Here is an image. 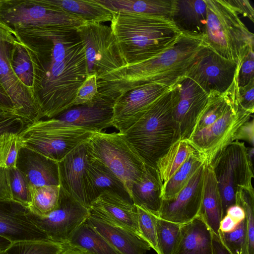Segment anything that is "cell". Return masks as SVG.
Listing matches in <instances>:
<instances>
[{
	"label": "cell",
	"instance_id": "obj_1",
	"mask_svg": "<svg viewBox=\"0 0 254 254\" xmlns=\"http://www.w3.org/2000/svg\"><path fill=\"white\" fill-rule=\"evenodd\" d=\"M32 67V95L42 119L55 118L73 106L77 92L88 76L81 43L61 62Z\"/></svg>",
	"mask_w": 254,
	"mask_h": 254
},
{
	"label": "cell",
	"instance_id": "obj_2",
	"mask_svg": "<svg viewBox=\"0 0 254 254\" xmlns=\"http://www.w3.org/2000/svg\"><path fill=\"white\" fill-rule=\"evenodd\" d=\"M110 27L127 65L162 53L182 35L170 19L122 11L113 12Z\"/></svg>",
	"mask_w": 254,
	"mask_h": 254
},
{
	"label": "cell",
	"instance_id": "obj_3",
	"mask_svg": "<svg viewBox=\"0 0 254 254\" xmlns=\"http://www.w3.org/2000/svg\"><path fill=\"white\" fill-rule=\"evenodd\" d=\"M205 46L202 40L181 35L173 47L149 59L127 65L124 79L111 92L114 101L140 85L155 83L170 88L186 76Z\"/></svg>",
	"mask_w": 254,
	"mask_h": 254
},
{
	"label": "cell",
	"instance_id": "obj_4",
	"mask_svg": "<svg viewBox=\"0 0 254 254\" xmlns=\"http://www.w3.org/2000/svg\"><path fill=\"white\" fill-rule=\"evenodd\" d=\"M83 48L88 75H96L98 94L109 98L124 79L127 64L110 27L85 23L77 28Z\"/></svg>",
	"mask_w": 254,
	"mask_h": 254
},
{
	"label": "cell",
	"instance_id": "obj_5",
	"mask_svg": "<svg viewBox=\"0 0 254 254\" xmlns=\"http://www.w3.org/2000/svg\"><path fill=\"white\" fill-rule=\"evenodd\" d=\"M170 89L157 99L124 134L144 163L156 167L174 141Z\"/></svg>",
	"mask_w": 254,
	"mask_h": 254
},
{
	"label": "cell",
	"instance_id": "obj_6",
	"mask_svg": "<svg viewBox=\"0 0 254 254\" xmlns=\"http://www.w3.org/2000/svg\"><path fill=\"white\" fill-rule=\"evenodd\" d=\"M205 45L219 56L240 64L251 47L254 35L227 0H206Z\"/></svg>",
	"mask_w": 254,
	"mask_h": 254
},
{
	"label": "cell",
	"instance_id": "obj_7",
	"mask_svg": "<svg viewBox=\"0 0 254 254\" xmlns=\"http://www.w3.org/2000/svg\"><path fill=\"white\" fill-rule=\"evenodd\" d=\"M94 133L53 118L28 125L18 134L24 147L58 162Z\"/></svg>",
	"mask_w": 254,
	"mask_h": 254
},
{
	"label": "cell",
	"instance_id": "obj_8",
	"mask_svg": "<svg viewBox=\"0 0 254 254\" xmlns=\"http://www.w3.org/2000/svg\"><path fill=\"white\" fill-rule=\"evenodd\" d=\"M87 151L124 183L129 193L145 170V164L119 132L94 133L87 141Z\"/></svg>",
	"mask_w": 254,
	"mask_h": 254
},
{
	"label": "cell",
	"instance_id": "obj_9",
	"mask_svg": "<svg viewBox=\"0 0 254 254\" xmlns=\"http://www.w3.org/2000/svg\"><path fill=\"white\" fill-rule=\"evenodd\" d=\"M239 86H236L232 100L225 113L214 123L190 135L186 139L200 156L203 164H211L231 142L239 127L253 117L252 112L240 106Z\"/></svg>",
	"mask_w": 254,
	"mask_h": 254
},
{
	"label": "cell",
	"instance_id": "obj_10",
	"mask_svg": "<svg viewBox=\"0 0 254 254\" xmlns=\"http://www.w3.org/2000/svg\"><path fill=\"white\" fill-rule=\"evenodd\" d=\"M211 164L221 196L223 217L228 208L236 204V192L239 188L254 189L253 163L245 142L235 140Z\"/></svg>",
	"mask_w": 254,
	"mask_h": 254
},
{
	"label": "cell",
	"instance_id": "obj_11",
	"mask_svg": "<svg viewBox=\"0 0 254 254\" xmlns=\"http://www.w3.org/2000/svg\"><path fill=\"white\" fill-rule=\"evenodd\" d=\"M0 19L13 29L28 26L77 29L86 23L38 0H1Z\"/></svg>",
	"mask_w": 254,
	"mask_h": 254
},
{
	"label": "cell",
	"instance_id": "obj_12",
	"mask_svg": "<svg viewBox=\"0 0 254 254\" xmlns=\"http://www.w3.org/2000/svg\"><path fill=\"white\" fill-rule=\"evenodd\" d=\"M174 141L187 139L209 95L195 81L185 76L170 88Z\"/></svg>",
	"mask_w": 254,
	"mask_h": 254
},
{
	"label": "cell",
	"instance_id": "obj_13",
	"mask_svg": "<svg viewBox=\"0 0 254 254\" xmlns=\"http://www.w3.org/2000/svg\"><path fill=\"white\" fill-rule=\"evenodd\" d=\"M89 213L88 208L61 187L58 204L53 212L47 216L41 217L30 212L27 209L26 215L51 241L64 243L86 220Z\"/></svg>",
	"mask_w": 254,
	"mask_h": 254
},
{
	"label": "cell",
	"instance_id": "obj_14",
	"mask_svg": "<svg viewBox=\"0 0 254 254\" xmlns=\"http://www.w3.org/2000/svg\"><path fill=\"white\" fill-rule=\"evenodd\" d=\"M238 64L227 60L206 46L186 76L195 81L208 95L222 94L232 84Z\"/></svg>",
	"mask_w": 254,
	"mask_h": 254
},
{
	"label": "cell",
	"instance_id": "obj_15",
	"mask_svg": "<svg viewBox=\"0 0 254 254\" xmlns=\"http://www.w3.org/2000/svg\"><path fill=\"white\" fill-rule=\"evenodd\" d=\"M170 89L160 84L147 83L119 95L114 101L112 127L124 134L157 99Z\"/></svg>",
	"mask_w": 254,
	"mask_h": 254
},
{
	"label": "cell",
	"instance_id": "obj_16",
	"mask_svg": "<svg viewBox=\"0 0 254 254\" xmlns=\"http://www.w3.org/2000/svg\"><path fill=\"white\" fill-rule=\"evenodd\" d=\"M11 44L0 42V85L10 99L16 115L26 126L42 118L29 89L17 78L10 64Z\"/></svg>",
	"mask_w": 254,
	"mask_h": 254
},
{
	"label": "cell",
	"instance_id": "obj_17",
	"mask_svg": "<svg viewBox=\"0 0 254 254\" xmlns=\"http://www.w3.org/2000/svg\"><path fill=\"white\" fill-rule=\"evenodd\" d=\"M203 172V164L175 197L162 200L158 217L182 225L197 216L202 196Z\"/></svg>",
	"mask_w": 254,
	"mask_h": 254
},
{
	"label": "cell",
	"instance_id": "obj_18",
	"mask_svg": "<svg viewBox=\"0 0 254 254\" xmlns=\"http://www.w3.org/2000/svg\"><path fill=\"white\" fill-rule=\"evenodd\" d=\"M87 141L75 147L58 164L61 187L89 209L90 204L87 194L86 173Z\"/></svg>",
	"mask_w": 254,
	"mask_h": 254
},
{
	"label": "cell",
	"instance_id": "obj_19",
	"mask_svg": "<svg viewBox=\"0 0 254 254\" xmlns=\"http://www.w3.org/2000/svg\"><path fill=\"white\" fill-rule=\"evenodd\" d=\"M114 101L98 94L88 104L73 106L55 118L93 132L112 127Z\"/></svg>",
	"mask_w": 254,
	"mask_h": 254
},
{
	"label": "cell",
	"instance_id": "obj_20",
	"mask_svg": "<svg viewBox=\"0 0 254 254\" xmlns=\"http://www.w3.org/2000/svg\"><path fill=\"white\" fill-rule=\"evenodd\" d=\"M27 208L12 200H0V237L11 243L50 240L28 218ZM51 241V240H50Z\"/></svg>",
	"mask_w": 254,
	"mask_h": 254
},
{
	"label": "cell",
	"instance_id": "obj_21",
	"mask_svg": "<svg viewBox=\"0 0 254 254\" xmlns=\"http://www.w3.org/2000/svg\"><path fill=\"white\" fill-rule=\"evenodd\" d=\"M90 213L140 236L136 207L119 194L105 191L92 202Z\"/></svg>",
	"mask_w": 254,
	"mask_h": 254
},
{
	"label": "cell",
	"instance_id": "obj_22",
	"mask_svg": "<svg viewBox=\"0 0 254 254\" xmlns=\"http://www.w3.org/2000/svg\"><path fill=\"white\" fill-rule=\"evenodd\" d=\"M16 168L25 176L30 188L60 185L58 162L25 147L19 152Z\"/></svg>",
	"mask_w": 254,
	"mask_h": 254
},
{
	"label": "cell",
	"instance_id": "obj_23",
	"mask_svg": "<svg viewBox=\"0 0 254 254\" xmlns=\"http://www.w3.org/2000/svg\"><path fill=\"white\" fill-rule=\"evenodd\" d=\"M86 221L120 254H145L151 249L141 236L90 213Z\"/></svg>",
	"mask_w": 254,
	"mask_h": 254
},
{
	"label": "cell",
	"instance_id": "obj_24",
	"mask_svg": "<svg viewBox=\"0 0 254 254\" xmlns=\"http://www.w3.org/2000/svg\"><path fill=\"white\" fill-rule=\"evenodd\" d=\"M171 20L181 34L203 40L207 22L206 0H176Z\"/></svg>",
	"mask_w": 254,
	"mask_h": 254
},
{
	"label": "cell",
	"instance_id": "obj_25",
	"mask_svg": "<svg viewBox=\"0 0 254 254\" xmlns=\"http://www.w3.org/2000/svg\"><path fill=\"white\" fill-rule=\"evenodd\" d=\"M86 173L87 194L90 204L105 191L115 192L132 202L124 183L106 166L89 154Z\"/></svg>",
	"mask_w": 254,
	"mask_h": 254
},
{
	"label": "cell",
	"instance_id": "obj_26",
	"mask_svg": "<svg viewBox=\"0 0 254 254\" xmlns=\"http://www.w3.org/2000/svg\"><path fill=\"white\" fill-rule=\"evenodd\" d=\"M204 164L203 186L201 206L197 216L219 236L223 218L221 196L212 164Z\"/></svg>",
	"mask_w": 254,
	"mask_h": 254
},
{
	"label": "cell",
	"instance_id": "obj_27",
	"mask_svg": "<svg viewBox=\"0 0 254 254\" xmlns=\"http://www.w3.org/2000/svg\"><path fill=\"white\" fill-rule=\"evenodd\" d=\"M162 186L156 168L145 164L141 179L132 185L130 191L133 204L158 217L162 202Z\"/></svg>",
	"mask_w": 254,
	"mask_h": 254
},
{
	"label": "cell",
	"instance_id": "obj_28",
	"mask_svg": "<svg viewBox=\"0 0 254 254\" xmlns=\"http://www.w3.org/2000/svg\"><path fill=\"white\" fill-rule=\"evenodd\" d=\"M212 240L211 230L196 216L181 225L178 243L172 254H212Z\"/></svg>",
	"mask_w": 254,
	"mask_h": 254
},
{
	"label": "cell",
	"instance_id": "obj_29",
	"mask_svg": "<svg viewBox=\"0 0 254 254\" xmlns=\"http://www.w3.org/2000/svg\"><path fill=\"white\" fill-rule=\"evenodd\" d=\"M96 0L112 12L122 11L146 14L171 20L176 4V0Z\"/></svg>",
	"mask_w": 254,
	"mask_h": 254
},
{
	"label": "cell",
	"instance_id": "obj_30",
	"mask_svg": "<svg viewBox=\"0 0 254 254\" xmlns=\"http://www.w3.org/2000/svg\"><path fill=\"white\" fill-rule=\"evenodd\" d=\"M41 3L79 17L86 23L111 21L113 12L96 0H38Z\"/></svg>",
	"mask_w": 254,
	"mask_h": 254
},
{
	"label": "cell",
	"instance_id": "obj_31",
	"mask_svg": "<svg viewBox=\"0 0 254 254\" xmlns=\"http://www.w3.org/2000/svg\"><path fill=\"white\" fill-rule=\"evenodd\" d=\"M65 243L83 254H120L86 220Z\"/></svg>",
	"mask_w": 254,
	"mask_h": 254
},
{
	"label": "cell",
	"instance_id": "obj_32",
	"mask_svg": "<svg viewBox=\"0 0 254 254\" xmlns=\"http://www.w3.org/2000/svg\"><path fill=\"white\" fill-rule=\"evenodd\" d=\"M195 150L187 140L174 142L158 160L156 168L163 184L168 181Z\"/></svg>",
	"mask_w": 254,
	"mask_h": 254
},
{
	"label": "cell",
	"instance_id": "obj_33",
	"mask_svg": "<svg viewBox=\"0 0 254 254\" xmlns=\"http://www.w3.org/2000/svg\"><path fill=\"white\" fill-rule=\"evenodd\" d=\"M203 164L200 156L196 152L190 154L171 178L163 184L161 190L162 200L175 197Z\"/></svg>",
	"mask_w": 254,
	"mask_h": 254
},
{
	"label": "cell",
	"instance_id": "obj_34",
	"mask_svg": "<svg viewBox=\"0 0 254 254\" xmlns=\"http://www.w3.org/2000/svg\"><path fill=\"white\" fill-rule=\"evenodd\" d=\"M60 188V185L30 188L31 202L27 208L38 216H48L58 205Z\"/></svg>",
	"mask_w": 254,
	"mask_h": 254
},
{
	"label": "cell",
	"instance_id": "obj_35",
	"mask_svg": "<svg viewBox=\"0 0 254 254\" xmlns=\"http://www.w3.org/2000/svg\"><path fill=\"white\" fill-rule=\"evenodd\" d=\"M9 60L14 73L32 94L34 82L32 64L28 52L21 43L11 45Z\"/></svg>",
	"mask_w": 254,
	"mask_h": 254
},
{
	"label": "cell",
	"instance_id": "obj_36",
	"mask_svg": "<svg viewBox=\"0 0 254 254\" xmlns=\"http://www.w3.org/2000/svg\"><path fill=\"white\" fill-rule=\"evenodd\" d=\"M181 225L157 218V254H172L178 243Z\"/></svg>",
	"mask_w": 254,
	"mask_h": 254
},
{
	"label": "cell",
	"instance_id": "obj_37",
	"mask_svg": "<svg viewBox=\"0 0 254 254\" xmlns=\"http://www.w3.org/2000/svg\"><path fill=\"white\" fill-rule=\"evenodd\" d=\"M64 243L50 240L18 241L11 243L4 251L5 254H60Z\"/></svg>",
	"mask_w": 254,
	"mask_h": 254
},
{
	"label": "cell",
	"instance_id": "obj_38",
	"mask_svg": "<svg viewBox=\"0 0 254 254\" xmlns=\"http://www.w3.org/2000/svg\"><path fill=\"white\" fill-rule=\"evenodd\" d=\"M24 147L18 133L6 131L0 135V169L16 168V162L20 149Z\"/></svg>",
	"mask_w": 254,
	"mask_h": 254
},
{
	"label": "cell",
	"instance_id": "obj_39",
	"mask_svg": "<svg viewBox=\"0 0 254 254\" xmlns=\"http://www.w3.org/2000/svg\"><path fill=\"white\" fill-rule=\"evenodd\" d=\"M219 238L232 254H249V241L246 218L229 232L219 231Z\"/></svg>",
	"mask_w": 254,
	"mask_h": 254
},
{
	"label": "cell",
	"instance_id": "obj_40",
	"mask_svg": "<svg viewBox=\"0 0 254 254\" xmlns=\"http://www.w3.org/2000/svg\"><path fill=\"white\" fill-rule=\"evenodd\" d=\"M6 172L12 200L28 208L31 197L27 179L17 168L6 170Z\"/></svg>",
	"mask_w": 254,
	"mask_h": 254
},
{
	"label": "cell",
	"instance_id": "obj_41",
	"mask_svg": "<svg viewBox=\"0 0 254 254\" xmlns=\"http://www.w3.org/2000/svg\"><path fill=\"white\" fill-rule=\"evenodd\" d=\"M236 204L243 208L247 221L249 254H254V190L240 188L236 192Z\"/></svg>",
	"mask_w": 254,
	"mask_h": 254
},
{
	"label": "cell",
	"instance_id": "obj_42",
	"mask_svg": "<svg viewBox=\"0 0 254 254\" xmlns=\"http://www.w3.org/2000/svg\"><path fill=\"white\" fill-rule=\"evenodd\" d=\"M136 207L140 235L156 252L157 216L142 207Z\"/></svg>",
	"mask_w": 254,
	"mask_h": 254
},
{
	"label": "cell",
	"instance_id": "obj_43",
	"mask_svg": "<svg viewBox=\"0 0 254 254\" xmlns=\"http://www.w3.org/2000/svg\"><path fill=\"white\" fill-rule=\"evenodd\" d=\"M237 80L239 87L248 84L254 80V52L251 47L240 64H238Z\"/></svg>",
	"mask_w": 254,
	"mask_h": 254
},
{
	"label": "cell",
	"instance_id": "obj_44",
	"mask_svg": "<svg viewBox=\"0 0 254 254\" xmlns=\"http://www.w3.org/2000/svg\"><path fill=\"white\" fill-rule=\"evenodd\" d=\"M98 94V81L96 75H88L77 92L73 106L89 103Z\"/></svg>",
	"mask_w": 254,
	"mask_h": 254
},
{
	"label": "cell",
	"instance_id": "obj_45",
	"mask_svg": "<svg viewBox=\"0 0 254 254\" xmlns=\"http://www.w3.org/2000/svg\"><path fill=\"white\" fill-rule=\"evenodd\" d=\"M24 121L14 113L0 115V135L6 131L19 133L26 127Z\"/></svg>",
	"mask_w": 254,
	"mask_h": 254
},
{
	"label": "cell",
	"instance_id": "obj_46",
	"mask_svg": "<svg viewBox=\"0 0 254 254\" xmlns=\"http://www.w3.org/2000/svg\"><path fill=\"white\" fill-rule=\"evenodd\" d=\"M239 101L243 109L254 113V80L243 87H239Z\"/></svg>",
	"mask_w": 254,
	"mask_h": 254
},
{
	"label": "cell",
	"instance_id": "obj_47",
	"mask_svg": "<svg viewBox=\"0 0 254 254\" xmlns=\"http://www.w3.org/2000/svg\"><path fill=\"white\" fill-rule=\"evenodd\" d=\"M243 140L252 147L254 145V120L253 117L241 125L236 131L234 141Z\"/></svg>",
	"mask_w": 254,
	"mask_h": 254
},
{
	"label": "cell",
	"instance_id": "obj_48",
	"mask_svg": "<svg viewBox=\"0 0 254 254\" xmlns=\"http://www.w3.org/2000/svg\"><path fill=\"white\" fill-rule=\"evenodd\" d=\"M232 8L239 14L254 22V10L247 0H227Z\"/></svg>",
	"mask_w": 254,
	"mask_h": 254
},
{
	"label": "cell",
	"instance_id": "obj_49",
	"mask_svg": "<svg viewBox=\"0 0 254 254\" xmlns=\"http://www.w3.org/2000/svg\"><path fill=\"white\" fill-rule=\"evenodd\" d=\"M15 30L0 19V42H6L12 45L20 43Z\"/></svg>",
	"mask_w": 254,
	"mask_h": 254
},
{
	"label": "cell",
	"instance_id": "obj_50",
	"mask_svg": "<svg viewBox=\"0 0 254 254\" xmlns=\"http://www.w3.org/2000/svg\"><path fill=\"white\" fill-rule=\"evenodd\" d=\"M0 200H12L6 170L0 169Z\"/></svg>",
	"mask_w": 254,
	"mask_h": 254
},
{
	"label": "cell",
	"instance_id": "obj_51",
	"mask_svg": "<svg viewBox=\"0 0 254 254\" xmlns=\"http://www.w3.org/2000/svg\"><path fill=\"white\" fill-rule=\"evenodd\" d=\"M226 214L230 216L238 224L245 219L244 210L237 204L229 207L227 210Z\"/></svg>",
	"mask_w": 254,
	"mask_h": 254
},
{
	"label": "cell",
	"instance_id": "obj_52",
	"mask_svg": "<svg viewBox=\"0 0 254 254\" xmlns=\"http://www.w3.org/2000/svg\"><path fill=\"white\" fill-rule=\"evenodd\" d=\"M0 109L15 114L13 104L4 91L0 85Z\"/></svg>",
	"mask_w": 254,
	"mask_h": 254
},
{
	"label": "cell",
	"instance_id": "obj_53",
	"mask_svg": "<svg viewBox=\"0 0 254 254\" xmlns=\"http://www.w3.org/2000/svg\"><path fill=\"white\" fill-rule=\"evenodd\" d=\"M212 254H232L222 243L219 236L212 233Z\"/></svg>",
	"mask_w": 254,
	"mask_h": 254
},
{
	"label": "cell",
	"instance_id": "obj_54",
	"mask_svg": "<svg viewBox=\"0 0 254 254\" xmlns=\"http://www.w3.org/2000/svg\"><path fill=\"white\" fill-rule=\"evenodd\" d=\"M238 223L228 215H226L221 219L219 231L222 232H229L233 231Z\"/></svg>",
	"mask_w": 254,
	"mask_h": 254
},
{
	"label": "cell",
	"instance_id": "obj_55",
	"mask_svg": "<svg viewBox=\"0 0 254 254\" xmlns=\"http://www.w3.org/2000/svg\"><path fill=\"white\" fill-rule=\"evenodd\" d=\"M60 254H83L77 250L69 246L66 243H64V248Z\"/></svg>",
	"mask_w": 254,
	"mask_h": 254
},
{
	"label": "cell",
	"instance_id": "obj_56",
	"mask_svg": "<svg viewBox=\"0 0 254 254\" xmlns=\"http://www.w3.org/2000/svg\"><path fill=\"white\" fill-rule=\"evenodd\" d=\"M11 244L8 240L0 237V250H5Z\"/></svg>",
	"mask_w": 254,
	"mask_h": 254
},
{
	"label": "cell",
	"instance_id": "obj_57",
	"mask_svg": "<svg viewBox=\"0 0 254 254\" xmlns=\"http://www.w3.org/2000/svg\"><path fill=\"white\" fill-rule=\"evenodd\" d=\"M6 112H6V111H3V110L0 109V115H2V114H4V113H5Z\"/></svg>",
	"mask_w": 254,
	"mask_h": 254
},
{
	"label": "cell",
	"instance_id": "obj_58",
	"mask_svg": "<svg viewBox=\"0 0 254 254\" xmlns=\"http://www.w3.org/2000/svg\"><path fill=\"white\" fill-rule=\"evenodd\" d=\"M0 254H5L4 250H0Z\"/></svg>",
	"mask_w": 254,
	"mask_h": 254
}]
</instances>
